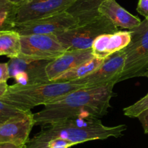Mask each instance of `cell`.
<instances>
[{"instance_id":"cell-11","label":"cell","mask_w":148,"mask_h":148,"mask_svg":"<svg viewBox=\"0 0 148 148\" xmlns=\"http://www.w3.org/2000/svg\"><path fill=\"white\" fill-rule=\"evenodd\" d=\"M34 126L33 113L31 111L0 122V144L27 145Z\"/></svg>"},{"instance_id":"cell-29","label":"cell","mask_w":148,"mask_h":148,"mask_svg":"<svg viewBox=\"0 0 148 148\" xmlns=\"http://www.w3.org/2000/svg\"><path fill=\"white\" fill-rule=\"evenodd\" d=\"M1 53H0V56H1Z\"/></svg>"},{"instance_id":"cell-14","label":"cell","mask_w":148,"mask_h":148,"mask_svg":"<svg viewBox=\"0 0 148 148\" xmlns=\"http://www.w3.org/2000/svg\"><path fill=\"white\" fill-rule=\"evenodd\" d=\"M98 12L117 28L132 30L140 26L142 22L139 17L129 12L116 0H105L100 6Z\"/></svg>"},{"instance_id":"cell-28","label":"cell","mask_w":148,"mask_h":148,"mask_svg":"<svg viewBox=\"0 0 148 148\" xmlns=\"http://www.w3.org/2000/svg\"><path fill=\"white\" fill-rule=\"evenodd\" d=\"M143 76H145V77H147V78H148V71L144 74V75H143Z\"/></svg>"},{"instance_id":"cell-21","label":"cell","mask_w":148,"mask_h":148,"mask_svg":"<svg viewBox=\"0 0 148 148\" xmlns=\"http://www.w3.org/2000/svg\"><path fill=\"white\" fill-rule=\"evenodd\" d=\"M74 145H76V144L65 139H54L48 143L46 148H69Z\"/></svg>"},{"instance_id":"cell-1","label":"cell","mask_w":148,"mask_h":148,"mask_svg":"<svg viewBox=\"0 0 148 148\" xmlns=\"http://www.w3.org/2000/svg\"><path fill=\"white\" fill-rule=\"evenodd\" d=\"M115 82L96 86L84 87L64 94L45 104L33 113L35 126H46L79 115L103 117L111 107Z\"/></svg>"},{"instance_id":"cell-18","label":"cell","mask_w":148,"mask_h":148,"mask_svg":"<svg viewBox=\"0 0 148 148\" xmlns=\"http://www.w3.org/2000/svg\"><path fill=\"white\" fill-rule=\"evenodd\" d=\"M18 6L8 0H0V32L13 30Z\"/></svg>"},{"instance_id":"cell-4","label":"cell","mask_w":148,"mask_h":148,"mask_svg":"<svg viewBox=\"0 0 148 148\" xmlns=\"http://www.w3.org/2000/svg\"><path fill=\"white\" fill-rule=\"evenodd\" d=\"M130 30L131 41L123 49L126 54L125 63L118 82L143 76L148 71V17Z\"/></svg>"},{"instance_id":"cell-15","label":"cell","mask_w":148,"mask_h":148,"mask_svg":"<svg viewBox=\"0 0 148 148\" xmlns=\"http://www.w3.org/2000/svg\"><path fill=\"white\" fill-rule=\"evenodd\" d=\"M105 0H77L67 10L69 13L76 17L79 25L99 17L100 6Z\"/></svg>"},{"instance_id":"cell-19","label":"cell","mask_w":148,"mask_h":148,"mask_svg":"<svg viewBox=\"0 0 148 148\" xmlns=\"http://www.w3.org/2000/svg\"><path fill=\"white\" fill-rule=\"evenodd\" d=\"M31 110H25L10 104L0 99V122L5 121L11 118L26 114Z\"/></svg>"},{"instance_id":"cell-22","label":"cell","mask_w":148,"mask_h":148,"mask_svg":"<svg viewBox=\"0 0 148 148\" xmlns=\"http://www.w3.org/2000/svg\"><path fill=\"white\" fill-rule=\"evenodd\" d=\"M10 78L7 62L0 63V82H7Z\"/></svg>"},{"instance_id":"cell-7","label":"cell","mask_w":148,"mask_h":148,"mask_svg":"<svg viewBox=\"0 0 148 148\" xmlns=\"http://www.w3.org/2000/svg\"><path fill=\"white\" fill-rule=\"evenodd\" d=\"M20 55L43 60H52L66 51L56 35L31 34L20 36Z\"/></svg>"},{"instance_id":"cell-13","label":"cell","mask_w":148,"mask_h":148,"mask_svg":"<svg viewBox=\"0 0 148 148\" xmlns=\"http://www.w3.org/2000/svg\"><path fill=\"white\" fill-rule=\"evenodd\" d=\"M131 38L130 30H118L115 33L101 35L92 44V56L101 59H106L128 46Z\"/></svg>"},{"instance_id":"cell-5","label":"cell","mask_w":148,"mask_h":148,"mask_svg":"<svg viewBox=\"0 0 148 148\" xmlns=\"http://www.w3.org/2000/svg\"><path fill=\"white\" fill-rule=\"evenodd\" d=\"M118 30V28L108 19L100 15L90 21L68 29L56 36L66 50H84L91 49L94 41L98 36Z\"/></svg>"},{"instance_id":"cell-20","label":"cell","mask_w":148,"mask_h":148,"mask_svg":"<svg viewBox=\"0 0 148 148\" xmlns=\"http://www.w3.org/2000/svg\"><path fill=\"white\" fill-rule=\"evenodd\" d=\"M147 109H148V93L135 103L124 108V114L127 117L137 118L142 112Z\"/></svg>"},{"instance_id":"cell-26","label":"cell","mask_w":148,"mask_h":148,"mask_svg":"<svg viewBox=\"0 0 148 148\" xmlns=\"http://www.w3.org/2000/svg\"><path fill=\"white\" fill-rule=\"evenodd\" d=\"M9 85L7 82H0V97H2L5 94Z\"/></svg>"},{"instance_id":"cell-25","label":"cell","mask_w":148,"mask_h":148,"mask_svg":"<svg viewBox=\"0 0 148 148\" xmlns=\"http://www.w3.org/2000/svg\"><path fill=\"white\" fill-rule=\"evenodd\" d=\"M0 148H27V145H16L14 144L3 143L0 144Z\"/></svg>"},{"instance_id":"cell-23","label":"cell","mask_w":148,"mask_h":148,"mask_svg":"<svg viewBox=\"0 0 148 148\" xmlns=\"http://www.w3.org/2000/svg\"><path fill=\"white\" fill-rule=\"evenodd\" d=\"M137 11L145 18L148 17V0H139Z\"/></svg>"},{"instance_id":"cell-9","label":"cell","mask_w":148,"mask_h":148,"mask_svg":"<svg viewBox=\"0 0 148 148\" xmlns=\"http://www.w3.org/2000/svg\"><path fill=\"white\" fill-rule=\"evenodd\" d=\"M126 54L124 49L118 51L104 60L103 63L94 72L79 79L71 81L83 87L96 86L118 83L125 63Z\"/></svg>"},{"instance_id":"cell-17","label":"cell","mask_w":148,"mask_h":148,"mask_svg":"<svg viewBox=\"0 0 148 148\" xmlns=\"http://www.w3.org/2000/svg\"><path fill=\"white\" fill-rule=\"evenodd\" d=\"M20 35L14 30L0 32V53L10 58L20 56Z\"/></svg>"},{"instance_id":"cell-8","label":"cell","mask_w":148,"mask_h":148,"mask_svg":"<svg viewBox=\"0 0 148 148\" xmlns=\"http://www.w3.org/2000/svg\"><path fill=\"white\" fill-rule=\"evenodd\" d=\"M51 60L36 59L20 55L7 62L10 78L16 84L33 85L50 82L46 68Z\"/></svg>"},{"instance_id":"cell-2","label":"cell","mask_w":148,"mask_h":148,"mask_svg":"<svg viewBox=\"0 0 148 148\" xmlns=\"http://www.w3.org/2000/svg\"><path fill=\"white\" fill-rule=\"evenodd\" d=\"M125 124L115 126L103 125L94 116L79 115L42 126L40 132L30 139L27 148H46L54 139H62L78 145L82 142L123 136L127 130Z\"/></svg>"},{"instance_id":"cell-12","label":"cell","mask_w":148,"mask_h":148,"mask_svg":"<svg viewBox=\"0 0 148 148\" xmlns=\"http://www.w3.org/2000/svg\"><path fill=\"white\" fill-rule=\"evenodd\" d=\"M93 57L92 49L84 50H66L57 58L52 59L46 68L49 81H53L66 71Z\"/></svg>"},{"instance_id":"cell-16","label":"cell","mask_w":148,"mask_h":148,"mask_svg":"<svg viewBox=\"0 0 148 148\" xmlns=\"http://www.w3.org/2000/svg\"><path fill=\"white\" fill-rule=\"evenodd\" d=\"M105 59H101L96 57H92V59L80 64L78 66L66 71V73L61 75L53 81L56 82H70L79 79L86 75H89L91 73L94 72L98 69Z\"/></svg>"},{"instance_id":"cell-3","label":"cell","mask_w":148,"mask_h":148,"mask_svg":"<svg viewBox=\"0 0 148 148\" xmlns=\"http://www.w3.org/2000/svg\"><path fill=\"white\" fill-rule=\"evenodd\" d=\"M84 88L72 82L50 81L33 85L14 84L9 86L1 100L25 110H31L38 105H45L75 90Z\"/></svg>"},{"instance_id":"cell-10","label":"cell","mask_w":148,"mask_h":148,"mask_svg":"<svg viewBox=\"0 0 148 148\" xmlns=\"http://www.w3.org/2000/svg\"><path fill=\"white\" fill-rule=\"evenodd\" d=\"M77 0H30L18 6L15 23L36 20L67 11Z\"/></svg>"},{"instance_id":"cell-24","label":"cell","mask_w":148,"mask_h":148,"mask_svg":"<svg viewBox=\"0 0 148 148\" xmlns=\"http://www.w3.org/2000/svg\"><path fill=\"white\" fill-rule=\"evenodd\" d=\"M137 118L139 119L143 126L145 133H148V109L142 112L137 116Z\"/></svg>"},{"instance_id":"cell-27","label":"cell","mask_w":148,"mask_h":148,"mask_svg":"<svg viewBox=\"0 0 148 148\" xmlns=\"http://www.w3.org/2000/svg\"><path fill=\"white\" fill-rule=\"evenodd\" d=\"M8 1L17 6H21L23 4H25L26 2H27L30 0H8Z\"/></svg>"},{"instance_id":"cell-6","label":"cell","mask_w":148,"mask_h":148,"mask_svg":"<svg viewBox=\"0 0 148 148\" xmlns=\"http://www.w3.org/2000/svg\"><path fill=\"white\" fill-rule=\"evenodd\" d=\"M79 25L78 20L68 12H62L36 20L15 23L13 30L20 36L31 34H60Z\"/></svg>"}]
</instances>
